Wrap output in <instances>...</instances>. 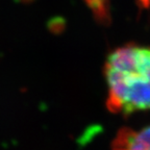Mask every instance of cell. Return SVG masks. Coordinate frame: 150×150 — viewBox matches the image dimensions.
I'll list each match as a JSON object with an SVG mask.
<instances>
[{
    "label": "cell",
    "instance_id": "obj_1",
    "mask_svg": "<svg viewBox=\"0 0 150 150\" xmlns=\"http://www.w3.org/2000/svg\"><path fill=\"white\" fill-rule=\"evenodd\" d=\"M104 76L110 112L128 115L150 110V47L127 44L112 51Z\"/></svg>",
    "mask_w": 150,
    "mask_h": 150
},
{
    "label": "cell",
    "instance_id": "obj_2",
    "mask_svg": "<svg viewBox=\"0 0 150 150\" xmlns=\"http://www.w3.org/2000/svg\"><path fill=\"white\" fill-rule=\"evenodd\" d=\"M112 150H150V126L119 131L112 143Z\"/></svg>",
    "mask_w": 150,
    "mask_h": 150
},
{
    "label": "cell",
    "instance_id": "obj_3",
    "mask_svg": "<svg viewBox=\"0 0 150 150\" xmlns=\"http://www.w3.org/2000/svg\"><path fill=\"white\" fill-rule=\"evenodd\" d=\"M86 4L91 9L93 17L96 21L103 25L110 23V0H83Z\"/></svg>",
    "mask_w": 150,
    "mask_h": 150
},
{
    "label": "cell",
    "instance_id": "obj_4",
    "mask_svg": "<svg viewBox=\"0 0 150 150\" xmlns=\"http://www.w3.org/2000/svg\"><path fill=\"white\" fill-rule=\"evenodd\" d=\"M137 3L142 8H148L150 6V0H137Z\"/></svg>",
    "mask_w": 150,
    "mask_h": 150
}]
</instances>
